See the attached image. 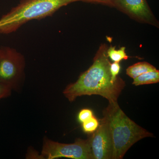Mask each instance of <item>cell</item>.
I'll list each match as a JSON object with an SVG mask.
<instances>
[{
  "label": "cell",
  "instance_id": "6da1fadb",
  "mask_svg": "<svg viewBox=\"0 0 159 159\" xmlns=\"http://www.w3.org/2000/svg\"><path fill=\"white\" fill-rule=\"evenodd\" d=\"M107 49L105 44L101 45L90 67L82 73L76 82L70 84L65 89L63 94L70 102L81 96L96 95L107 99L111 104L118 103V98L125 84L121 78L116 81L112 80Z\"/></svg>",
  "mask_w": 159,
  "mask_h": 159
},
{
  "label": "cell",
  "instance_id": "7a4b0ae2",
  "mask_svg": "<svg viewBox=\"0 0 159 159\" xmlns=\"http://www.w3.org/2000/svg\"><path fill=\"white\" fill-rule=\"evenodd\" d=\"M108 123L113 144L111 159L123 158L129 148L140 140L153 134L138 125L122 110L118 103H109L103 111Z\"/></svg>",
  "mask_w": 159,
  "mask_h": 159
},
{
  "label": "cell",
  "instance_id": "3957f363",
  "mask_svg": "<svg viewBox=\"0 0 159 159\" xmlns=\"http://www.w3.org/2000/svg\"><path fill=\"white\" fill-rule=\"evenodd\" d=\"M80 0H21L20 3L0 19V33L9 34L33 20L54 14L63 6Z\"/></svg>",
  "mask_w": 159,
  "mask_h": 159
},
{
  "label": "cell",
  "instance_id": "277c9868",
  "mask_svg": "<svg viewBox=\"0 0 159 159\" xmlns=\"http://www.w3.org/2000/svg\"><path fill=\"white\" fill-rule=\"evenodd\" d=\"M40 157L54 159L65 157L73 159H94L90 145V137L87 139H77L72 144L54 142L45 137Z\"/></svg>",
  "mask_w": 159,
  "mask_h": 159
},
{
  "label": "cell",
  "instance_id": "5b68a950",
  "mask_svg": "<svg viewBox=\"0 0 159 159\" xmlns=\"http://www.w3.org/2000/svg\"><path fill=\"white\" fill-rule=\"evenodd\" d=\"M25 58L9 48H0V81L12 90H20L24 77Z\"/></svg>",
  "mask_w": 159,
  "mask_h": 159
},
{
  "label": "cell",
  "instance_id": "8992f818",
  "mask_svg": "<svg viewBox=\"0 0 159 159\" xmlns=\"http://www.w3.org/2000/svg\"><path fill=\"white\" fill-rule=\"evenodd\" d=\"M112 7L140 22L158 25L146 0H114Z\"/></svg>",
  "mask_w": 159,
  "mask_h": 159
},
{
  "label": "cell",
  "instance_id": "52a82bcc",
  "mask_svg": "<svg viewBox=\"0 0 159 159\" xmlns=\"http://www.w3.org/2000/svg\"><path fill=\"white\" fill-rule=\"evenodd\" d=\"M90 145L94 159H111L112 140L108 123L104 117L90 137Z\"/></svg>",
  "mask_w": 159,
  "mask_h": 159
},
{
  "label": "cell",
  "instance_id": "ba28073f",
  "mask_svg": "<svg viewBox=\"0 0 159 159\" xmlns=\"http://www.w3.org/2000/svg\"><path fill=\"white\" fill-rule=\"evenodd\" d=\"M157 70L156 68L147 62H139L133 65L126 69V74L133 79L139 75Z\"/></svg>",
  "mask_w": 159,
  "mask_h": 159
},
{
  "label": "cell",
  "instance_id": "9c48e42d",
  "mask_svg": "<svg viewBox=\"0 0 159 159\" xmlns=\"http://www.w3.org/2000/svg\"><path fill=\"white\" fill-rule=\"evenodd\" d=\"M159 82V71H149L139 75L134 79L133 84L135 86L144 85V84H152Z\"/></svg>",
  "mask_w": 159,
  "mask_h": 159
},
{
  "label": "cell",
  "instance_id": "30bf717a",
  "mask_svg": "<svg viewBox=\"0 0 159 159\" xmlns=\"http://www.w3.org/2000/svg\"><path fill=\"white\" fill-rule=\"evenodd\" d=\"M107 56L114 62H119L122 60L128 59V56L125 52V48L123 47L119 50H116V47L111 46L107 51Z\"/></svg>",
  "mask_w": 159,
  "mask_h": 159
},
{
  "label": "cell",
  "instance_id": "8fae6325",
  "mask_svg": "<svg viewBox=\"0 0 159 159\" xmlns=\"http://www.w3.org/2000/svg\"><path fill=\"white\" fill-rule=\"evenodd\" d=\"M82 123L83 130L87 133L94 132L99 125L98 120L94 116Z\"/></svg>",
  "mask_w": 159,
  "mask_h": 159
},
{
  "label": "cell",
  "instance_id": "7c38bea8",
  "mask_svg": "<svg viewBox=\"0 0 159 159\" xmlns=\"http://www.w3.org/2000/svg\"><path fill=\"white\" fill-rule=\"evenodd\" d=\"M93 116V111L89 109H83L78 114V121L81 123H83Z\"/></svg>",
  "mask_w": 159,
  "mask_h": 159
},
{
  "label": "cell",
  "instance_id": "4fadbf2b",
  "mask_svg": "<svg viewBox=\"0 0 159 159\" xmlns=\"http://www.w3.org/2000/svg\"><path fill=\"white\" fill-rule=\"evenodd\" d=\"M120 70V66L119 62H114L111 63L110 72L112 76V79L114 81H116L120 79V77L118 76Z\"/></svg>",
  "mask_w": 159,
  "mask_h": 159
},
{
  "label": "cell",
  "instance_id": "5bb4252c",
  "mask_svg": "<svg viewBox=\"0 0 159 159\" xmlns=\"http://www.w3.org/2000/svg\"><path fill=\"white\" fill-rule=\"evenodd\" d=\"M12 89L5 84L0 81V99L7 98L11 95Z\"/></svg>",
  "mask_w": 159,
  "mask_h": 159
},
{
  "label": "cell",
  "instance_id": "9a60e30c",
  "mask_svg": "<svg viewBox=\"0 0 159 159\" xmlns=\"http://www.w3.org/2000/svg\"><path fill=\"white\" fill-rule=\"evenodd\" d=\"M113 1L114 0H80L81 2L102 4L110 6H112Z\"/></svg>",
  "mask_w": 159,
  "mask_h": 159
}]
</instances>
